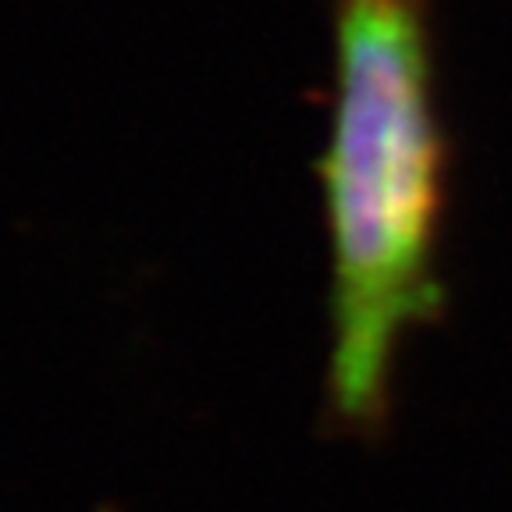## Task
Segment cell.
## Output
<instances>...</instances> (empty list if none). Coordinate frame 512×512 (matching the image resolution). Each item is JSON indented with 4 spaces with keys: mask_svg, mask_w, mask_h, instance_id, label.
Wrapping results in <instances>:
<instances>
[{
    "mask_svg": "<svg viewBox=\"0 0 512 512\" xmlns=\"http://www.w3.org/2000/svg\"><path fill=\"white\" fill-rule=\"evenodd\" d=\"M331 242L328 413L377 434L399 349L445 310L448 136L434 93L431 0H338L335 111L320 157Z\"/></svg>",
    "mask_w": 512,
    "mask_h": 512,
    "instance_id": "obj_1",
    "label": "cell"
}]
</instances>
